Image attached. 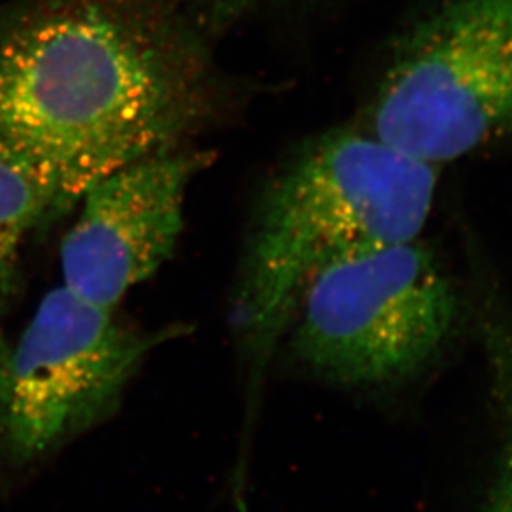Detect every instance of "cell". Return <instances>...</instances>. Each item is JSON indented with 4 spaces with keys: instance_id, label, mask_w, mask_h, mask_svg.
I'll list each match as a JSON object with an SVG mask.
<instances>
[{
    "instance_id": "6da1fadb",
    "label": "cell",
    "mask_w": 512,
    "mask_h": 512,
    "mask_svg": "<svg viewBox=\"0 0 512 512\" xmlns=\"http://www.w3.org/2000/svg\"><path fill=\"white\" fill-rule=\"evenodd\" d=\"M180 0L0 7V150L49 180L60 213L107 173L182 147L212 119L215 72Z\"/></svg>"
},
{
    "instance_id": "7a4b0ae2",
    "label": "cell",
    "mask_w": 512,
    "mask_h": 512,
    "mask_svg": "<svg viewBox=\"0 0 512 512\" xmlns=\"http://www.w3.org/2000/svg\"><path fill=\"white\" fill-rule=\"evenodd\" d=\"M438 172L366 127H338L308 138L271 175L233 296L248 421L311 276L343 256L421 238Z\"/></svg>"
},
{
    "instance_id": "3957f363",
    "label": "cell",
    "mask_w": 512,
    "mask_h": 512,
    "mask_svg": "<svg viewBox=\"0 0 512 512\" xmlns=\"http://www.w3.org/2000/svg\"><path fill=\"white\" fill-rule=\"evenodd\" d=\"M461 298L421 240L331 261L311 276L286 333L291 360L346 388L423 370L451 340Z\"/></svg>"
},
{
    "instance_id": "277c9868",
    "label": "cell",
    "mask_w": 512,
    "mask_h": 512,
    "mask_svg": "<svg viewBox=\"0 0 512 512\" xmlns=\"http://www.w3.org/2000/svg\"><path fill=\"white\" fill-rule=\"evenodd\" d=\"M115 311L60 285L15 345L0 340V478L29 474L114 418L148 356L187 333L137 330Z\"/></svg>"
},
{
    "instance_id": "5b68a950",
    "label": "cell",
    "mask_w": 512,
    "mask_h": 512,
    "mask_svg": "<svg viewBox=\"0 0 512 512\" xmlns=\"http://www.w3.org/2000/svg\"><path fill=\"white\" fill-rule=\"evenodd\" d=\"M365 127L434 167L512 137V0H446L391 50Z\"/></svg>"
},
{
    "instance_id": "8992f818",
    "label": "cell",
    "mask_w": 512,
    "mask_h": 512,
    "mask_svg": "<svg viewBox=\"0 0 512 512\" xmlns=\"http://www.w3.org/2000/svg\"><path fill=\"white\" fill-rule=\"evenodd\" d=\"M210 163V153L182 145L143 155L92 183L60 247L62 285L117 310L172 258L188 188Z\"/></svg>"
},
{
    "instance_id": "52a82bcc",
    "label": "cell",
    "mask_w": 512,
    "mask_h": 512,
    "mask_svg": "<svg viewBox=\"0 0 512 512\" xmlns=\"http://www.w3.org/2000/svg\"><path fill=\"white\" fill-rule=\"evenodd\" d=\"M59 217L49 180L22 158L0 150V316L19 295L24 243Z\"/></svg>"
},
{
    "instance_id": "ba28073f",
    "label": "cell",
    "mask_w": 512,
    "mask_h": 512,
    "mask_svg": "<svg viewBox=\"0 0 512 512\" xmlns=\"http://www.w3.org/2000/svg\"><path fill=\"white\" fill-rule=\"evenodd\" d=\"M478 288L484 346L506 428L503 464L488 512H512V313L493 281L481 278Z\"/></svg>"
},
{
    "instance_id": "9c48e42d",
    "label": "cell",
    "mask_w": 512,
    "mask_h": 512,
    "mask_svg": "<svg viewBox=\"0 0 512 512\" xmlns=\"http://www.w3.org/2000/svg\"><path fill=\"white\" fill-rule=\"evenodd\" d=\"M202 32L225 29L268 0H180Z\"/></svg>"
}]
</instances>
